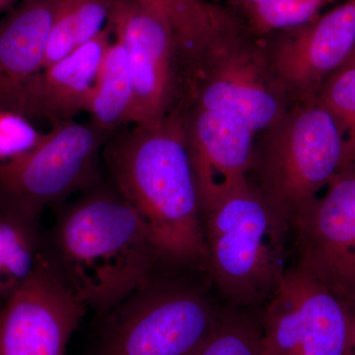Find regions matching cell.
I'll list each match as a JSON object with an SVG mask.
<instances>
[{
    "instance_id": "ffe728a7",
    "label": "cell",
    "mask_w": 355,
    "mask_h": 355,
    "mask_svg": "<svg viewBox=\"0 0 355 355\" xmlns=\"http://www.w3.org/2000/svg\"><path fill=\"white\" fill-rule=\"evenodd\" d=\"M196 355H261V322L240 308L221 310L214 331Z\"/></svg>"
},
{
    "instance_id": "83f0119b",
    "label": "cell",
    "mask_w": 355,
    "mask_h": 355,
    "mask_svg": "<svg viewBox=\"0 0 355 355\" xmlns=\"http://www.w3.org/2000/svg\"><path fill=\"white\" fill-rule=\"evenodd\" d=\"M354 60H355V58H354Z\"/></svg>"
},
{
    "instance_id": "ba28073f",
    "label": "cell",
    "mask_w": 355,
    "mask_h": 355,
    "mask_svg": "<svg viewBox=\"0 0 355 355\" xmlns=\"http://www.w3.org/2000/svg\"><path fill=\"white\" fill-rule=\"evenodd\" d=\"M261 355H350L352 310L296 266L268 300Z\"/></svg>"
},
{
    "instance_id": "484cf974",
    "label": "cell",
    "mask_w": 355,
    "mask_h": 355,
    "mask_svg": "<svg viewBox=\"0 0 355 355\" xmlns=\"http://www.w3.org/2000/svg\"><path fill=\"white\" fill-rule=\"evenodd\" d=\"M229 1L246 9L248 7H251L254 6V4L260 3V2L263 1V0H229Z\"/></svg>"
},
{
    "instance_id": "8fae6325",
    "label": "cell",
    "mask_w": 355,
    "mask_h": 355,
    "mask_svg": "<svg viewBox=\"0 0 355 355\" xmlns=\"http://www.w3.org/2000/svg\"><path fill=\"white\" fill-rule=\"evenodd\" d=\"M86 310L43 251L30 279L0 307V355H65Z\"/></svg>"
},
{
    "instance_id": "6da1fadb",
    "label": "cell",
    "mask_w": 355,
    "mask_h": 355,
    "mask_svg": "<svg viewBox=\"0 0 355 355\" xmlns=\"http://www.w3.org/2000/svg\"><path fill=\"white\" fill-rule=\"evenodd\" d=\"M102 156L114 188L146 225L158 258L207 266L184 107L157 123L114 132Z\"/></svg>"
},
{
    "instance_id": "7c38bea8",
    "label": "cell",
    "mask_w": 355,
    "mask_h": 355,
    "mask_svg": "<svg viewBox=\"0 0 355 355\" xmlns=\"http://www.w3.org/2000/svg\"><path fill=\"white\" fill-rule=\"evenodd\" d=\"M266 48L292 102L317 99L326 78L355 51V0L292 29L272 48Z\"/></svg>"
},
{
    "instance_id": "9a60e30c",
    "label": "cell",
    "mask_w": 355,
    "mask_h": 355,
    "mask_svg": "<svg viewBox=\"0 0 355 355\" xmlns=\"http://www.w3.org/2000/svg\"><path fill=\"white\" fill-rule=\"evenodd\" d=\"M62 0H20L0 18V111L21 114L28 83L41 70Z\"/></svg>"
},
{
    "instance_id": "7402d4cb",
    "label": "cell",
    "mask_w": 355,
    "mask_h": 355,
    "mask_svg": "<svg viewBox=\"0 0 355 355\" xmlns=\"http://www.w3.org/2000/svg\"><path fill=\"white\" fill-rule=\"evenodd\" d=\"M329 0H263L244 9L250 29L265 35L280 30H292L316 18Z\"/></svg>"
},
{
    "instance_id": "277c9868",
    "label": "cell",
    "mask_w": 355,
    "mask_h": 355,
    "mask_svg": "<svg viewBox=\"0 0 355 355\" xmlns=\"http://www.w3.org/2000/svg\"><path fill=\"white\" fill-rule=\"evenodd\" d=\"M343 153L340 128L318 98L294 103L277 123L257 135L250 174L289 225L342 169Z\"/></svg>"
},
{
    "instance_id": "9c48e42d",
    "label": "cell",
    "mask_w": 355,
    "mask_h": 355,
    "mask_svg": "<svg viewBox=\"0 0 355 355\" xmlns=\"http://www.w3.org/2000/svg\"><path fill=\"white\" fill-rule=\"evenodd\" d=\"M297 266L355 308V166L343 168L323 198L289 223Z\"/></svg>"
},
{
    "instance_id": "603a6c76",
    "label": "cell",
    "mask_w": 355,
    "mask_h": 355,
    "mask_svg": "<svg viewBox=\"0 0 355 355\" xmlns=\"http://www.w3.org/2000/svg\"><path fill=\"white\" fill-rule=\"evenodd\" d=\"M41 137L26 116L13 112L0 111V162L30 150Z\"/></svg>"
},
{
    "instance_id": "d6986e66",
    "label": "cell",
    "mask_w": 355,
    "mask_h": 355,
    "mask_svg": "<svg viewBox=\"0 0 355 355\" xmlns=\"http://www.w3.org/2000/svg\"><path fill=\"white\" fill-rule=\"evenodd\" d=\"M113 0H62L42 69L50 67L94 39L108 22Z\"/></svg>"
},
{
    "instance_id": "44dd1931",
    "label": "cell",
    "mask_w": 355,
    "mask_h": 355,
    "mask_svg": "<svg viewBox=\"0 0 355 355\" xmlns=\"http://www.w3.org/2000/svg\"><path fill=\"white\" fill-rule=\"evenodd\" d=\"M318 100L330 112L342 132V169L355 166V64L331 74Z\"/></svg>"
},
{
    "instance_id": "d4e9b609",
    "label": "cell",
    "mask_w": 355,
    "mask_h": 355,
    "mask_svg": "<svg viewBox=\"0 0 355 355\" xmlns=\"http://www.w3.org/2000/svg\"><path fill=\"white\" fill-rule=\"evenodd\" d=\"M20 0H0V13L8 12L14 6L19 3Z\"/></svg>"
},
{
    "instance_id": "30bf717a",
    "label": "cell",
    "mask_w": 355,
    "mask_h": 355,
    "mask_svg": "<svg viewBox=\"0 0 355 355\" xmlns=\"http://www.w3.org/2000/svg\"><path fill=\"white\" fill-rule=\"evenodd\" d=\"M107 24L130 58L133 125L157 123L182 100L181 69L171 35L139 0H113Z\"/></svg>"
},
{
    "instance_id": "8992f818",
    "label": "cell",
    "mask_w": 355,
    "mask_h": 355,
    "mask_svg": "<svg viewBox=\"0 0 355 355\" xmlns=\"http://www.w3.org/2000/svg\"><path fill=\"white\" fill-rule=\"evenodd\" d=\"M220 313L193 287L148 282L112 310L96 355H196Z\"/></svg>"
},
{
    "instance_id": "4fadbf2b",
    "label": "cell",
    "mask_w": 355,
    "mask_h": 355,
    "mask_svg": "<svg viewBox=\"0 0 355 355\" xmlns=\"http://www.w3.org/2000/svg\"><path fill=\"white\" fill-rule=\"evenodd\" d=\"M184 110L200 207L249 182L257 133L231 112L197 107Z\"/></svg>"
},
{
    "instance_id": "3957f363",
    "label": "cell",
    "mask_w": 355,
    "mask_h": 355,
    "mask_svg": "<svg viewBox=\"0 0 355 355\" xmlns=\"http://www.w3.org/2000/svg\"><path fill=\"white\" fill-rule=\"evenodd\" d=\"M212 279L237 308L270 300L286 272L289 225L250 182L200 207Z\"/></svg>"
},
{
    "instance_id": "e0dca14e",
    "label": "cell",
    "mask_w": 355,
    "mask_h": 355,
    "mask_svg": "<svg viewBox=\"0 0 355 355\" xmlns=\"http://www.w3.org/2000/svg\"><path fill=\"white\" fill-rule=\"evenodd\" d=\"M135 84L130 58L120 40L112 42L98 70L84 111L90 123L109 135L132 123Z\"/></svg>"
},
{
    "instance_id": "5b68a950",
    "label": "cell",
    "mask_w": 355,
    "mask_h": 355,
    "mask_svg": "<svg viewBox=\"0 0 355 355\" xmlns=\"http://www.w3.org/2000/svg\"><path fill=\"white\" fill-rule=\"evenodd\" d=\"M182 103L238 114L257 135L277 123L294 104L266 46L249 38L240 25L217 37L187 70Z\"/></svg>"
},
{
    "instance_id": "2e32d148",
    "label": "cell",
    "mask_w": 355,
    "mask_h": 355,
    "mask_svg": "<svg viewBox=\"0 0 355 355\" xmlns=\"http://www.w3.org/2000/svg\"><path fill=\"white\" fill-rule=\"evenodd\" d=\"M171 35L179 58L181 77L207 46L237 21L207 0H139Z\"/></svg>"
},
{
    "instance_id": "7a4b0ae2",
    "label": "cell",
    "mask_w": 355,
    "mask_h": 355,
    "mask_svg": "<svg viewBox=\"0 0 355 355\" xmlns=\"http://www.w3.org/2000/svg\"><path fill=\"white\" fill-rule=\"evenodd\" d=\"M44 253L73 295L102 313L146 286L158 258L137 211L100 183L60 214Z\"/></svg>"
},
{
    "instance_id": "4316f807",
    "label": "cell",
    "mask_w": 355,
    "mask_h": 355,
    "mask_svg": "<svg viewBox=\"0 0 355 355\" xmlns=\"http://www.w3.org/2000/svg\"><path fill=\"white\" fill-rule=\"evenodd\" d=\"M352 64H355V60H354V62H352Z\"/></svg>"
},
{
    "instance_id": "5bb4252c",
    "label": "cell",
    "mask_w": 355,
    "mask_h": 355,
    "mask_svg": "<svg viewBox=\"0 0 355 355\" xmlns=\"http://www.w3.org/2000/svg\"><path fill=\"white\" fill-rule=\"evenodd\" d=\"M112 34L107 24L94 39L40 70L25 89L21 114L44 119L53 127L74 120L85 109Z\"/></svg>"
},
{
    "instance_id": "52a82bcc",
    "label": "cell",
    "mask_w": 355,
    "mask_h": 355,
    "mask_svg": "<svg viewBox=\"0 0 355 355\" xmlns=\"http://www.w3.org/2000/svg\"><path fill=\"white\" fill-rule=\"evenodd\" d=\"M110 137L90 121L53 127L30 150L0 162V207L40 216L46 207L100 183V155Z\"/></svg>"
},
{
    "instance_id": "ac0fdd59",
    "label": "cell",
    "mask_w": 355,
    "mask_h": 355,
    "mask_svg": "<svg viewBox=\"0 0 355 355\" xmlns=\"http://www.w3.org/2000/svg\"><path fill=\"white\" fill-rule=\"evenodd\" d=\"M40 216L0 207V299L6 300L30 279L44 251Z\"/></svg>"
},
{
    "instance_id": "cb8c5ba5",
    "label": "cell",
    "mask_w": 355,
    "mask_h": 355,
    "mask_svg": "<svg viewBox=\"0 0 355 355\" xmlns=\"http://www.w3.org/2000/svg\"><path fill=\"white\" fill-rule=\"evenodd\" d=\"M350 355H355V308L352 310V329H350Z\"/></svg>"
}]
</instances>
